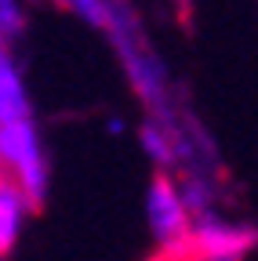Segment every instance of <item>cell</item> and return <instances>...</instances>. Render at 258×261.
<instances>
[{
    "label": "cell",
    "mask_w": 258,
    "mask_h": 261,
    "mask_svg": "<svg viewBox=\"0 0 258 261\" xmlns=\"http://www.w3.org/2000/svg\"><path fill=\"white\" fill-rule=\"evenodd\" d=\"M0 171L11 174L33 203L44 196L48 167H44V152H40V142H37V130L29 123V116L0 123Z\"/></svg>",
    "instance_id": "cell-1"
},
{
    "label": "cell",
    "mask_w": 258,
    "mask_h": 261,
    "mask_svg": "<svg viewBox=\"0 0 258 261\" xmlns=\"http://www.w3.org/2000/svg\"><path fill=\"white\" fill-rule=\"evenodd\" d=\"M146 211H149V225H153L156 243L164 247L160 254H164V257H178V254H182V243H185V236H189V228H193L182 192H178L168 178H156L153 189H149Z\"/></svg>",
    "instance_id": "cell-2"
},
{
    "label": "cell",
    "mask_w": 258,
    "mask_h": 261,
    "mask_svg": "<svg viewBox=\"0 0 258 261\" xmlns=\"http://www.w3.org/2000/svg\"><path fill=\"white\" fill-rule=\"evenodd\" d=\"M251 243H254V236L247 232V228L204 221V225H193L189 228V236H185L178 257H218V261H229V257L247 254Z\"/></svg>",
    "instance_id": "cell-3"
},
{
    "label": "cell",
    "mask_w": 258,
    "mask_h": 261,
    "mask_svg": "<svg viewBox=\"0 0 258 261\" xmlns=\"http://www.w3.org/2000/svg\"><path fill=\"white\" fill-rule=\"evenodd\" d=\"M29 203H33V200L26 196V189L11 174L0 171V254H8L18 243V232H22Z\"/></svg>",
    "instance_id": "cell-4"
},
{
    "label": "cell",
    "mask_w": 258,
    "mask_h": 261,
    "mask_svg": "<svg viewBox=\"0 0 258 261\" xmlns=\"http://www.w3.org/2000/svg\"><path fill=\"white\" fill-rule=\"evenodd\" d=\"M22 116H29L26 87H22V80H18V69H15L11 55L0 47V123L22 120Z\"/></svg>",
    "instance_id": "cell-5"
},
{
    "label": "cell",
    "mask_w": 258,
    "mask_h": 261,
    "mask_svg": "<svg viewBox=\"0 0 258 261\" xmlns=\"http://www.w3.org/2000/svg\"><path fill=\"white\" fill-rule=\"evenodd\" d=\"M142 145H146L156 160H168V156H171V142H168V138H160V130H156V127H146V130H142Z\"/></svg>",
    "instance_id": "cell-6"
},
{
    "label": "cell",
    "mask_w": 258,
    "mask_h": 261,
    "mask_svg": "<svg viewBox=\"0 0 258 261\" xmlns=\"http://www.w3.org/2000/svg\"><path fill=\"white\" fill-rule=\"evenodd\" d=\"M62 4H69L73 11H80L87 18H99V11H102V0H62Z\"/></svg>",
    "instance_id": "cell-7"
},
{
    "label": "cell",
    "mask_w": 258,
    "mask_h": 261,
    "mask_svg": "<svg viewBox=\"0 0 258 261\" xmlns=\"http://www.w3.org/2000/svg\"><path fill=\"white\" fill-rule=\"evenodd\" d=\"M0 25H4V29H15V25H18L15 0H0Z\"/></svg>",
    "instance_id": "cell-8"
}]
</instances>
